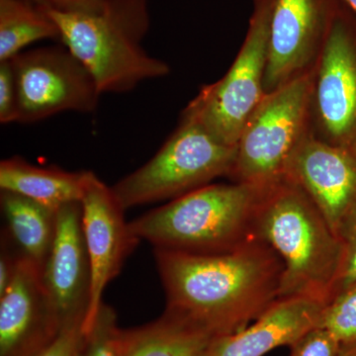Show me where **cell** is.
<instances>
[{"instance_id":"6da1fadb","label":"cell","mask_w":356,"mask_h":356,"mask_svg":"<svg viewBox=\"0 0 356 356\" xmlns=\"http://www.w3.org/2000/svg\"><path fill=\"white\" fill-rule=\"evenodd\" d=\"M154 257L165 312L213 337L245 329L278 299L283 262L257 238L218 254L154 248Z\"/></svg>"},{"instance_id":"7a4b0ae2","label":"cell","mask_w":356,"mask_h":356,"mask_svg":"<svg viewBox=\"0 0 356 356\" xmlns=\"http://www.w3.org/2000/svg\"><path fill=\"white\" fill-rule=\"evenodd\" d=\"M252 231L283 262L278 299L301 297L330 303L343 243L305 192L286 178L267 188L255 211Z\"/></svg>"},{"instance_id":"3957f363","label":"cell","mask_w":356,"mask_h":356,"mask_svg":"<svg viewBox=\"0 0 356 356\" xmlns=\"http://www.w3.org/2000/svg\"><path fill=\"white\" fill-rule=\"evenodd\" d=\"M60 42L81 60L100 92H127L147 79L170 74L168 64L142 46L149 25L147 0H104L86 13L47 8Z\"/></svg>"},{"instance_id":"277c9868","label":"cell","mask_w":356,"mask_h":356,"mask_svg":"<svg viewBox=\"0 0 356 356\" xmlns=\"http://www.w3.org/2000/svg\"><path fill=\"white\" fill-rule=\"evenodd\" d=\"M266 189L208 184L129 222L133 235L154 248L218 254L254 238V219Z\"/></svg>"},{"instance_id":"5b68a950","label":"cell","mask_w":356,"mask_h":356,"mask_svg":"<svg viewBox=\"0 0 356 356\" xmlns=\"http://www.w3.org/2000/svg\"><path fill=\"white\" fill-rule=\"evenodd\" d=\"M236 147L218 142L195 122L181 118L158 153L112 187L122 207L173 200L229 177Z\"/></svg>"},{"instance_id":"8992f818","label":"cell","mask_w":356,"mask_h":356,"mask_svg":"<svg viewBox=\"0 0 356 356\" xmlns=\"http://www.w3.org/2000/svg\"><path fill=\"white\" fill-rule=\"evenodd\" d=\"M314 74L315 67L264 96L236 145L234 182L267 189L284 178L287 161L310 131Z\"/></svg>"},{"instance_id":"52a82bcc","label":"cell","mask_w":356,"mask_h":356,"mask_svg":"<svg viewBox=\"0 0 356 356\" xmlns=\"http://www.w3.org/2000/svg\"><path fill=\"white\" fill-rule=\"evenodd\" d=\"M273 0H255L245 42L227 74L200 89L181 118L195 122L214 139L236 147L266 96L267 48Z\"/></svg>"},{"instance_id":"ba28073f","label":"cell","mask_w":356,"mask_h":356,"mask_svg":"<svg viewBox=\"0 0 356 356\" xmlns=\"http://www.w3.org/2000/svg\"><path fill=\"white\" fill-rule=\"evenodd\" d=\"M18 120L34 123L65 111L90 113L102 95L95 79L67 47L22 51L11 60Z\"/></svg>"},{"instance_id":"9c48e42d","label":"cell","mask_w":356,"mask_h":356,"mask_svg":"<svg viewBox=\"0 0 356 356\" xmlns=\"http://www.w3.org/2000/svg\"><path fill=\"white\" fill-rule=\"evenodd\" d=\"M313 110L318 138L356 152V30L339 3L315 65Z\"/></svg>"},{"instance_id":"30bf717a","label":"cell","mask_w":356,"mask_h":356,"mask_svg":"<svg viewBox=\"0 0 356 356\" xmlns=\"http://www.w3.org/2000/svg\"><path fill=\"white\" fill-rule=\"evenodd\" d=\"M284 178L305 192L346 243L356 229V152L309 131L287 161Z\"/></svg>"},{"instance_id":"8fae6325","label":"cell","mask_w":356,"mask_h":356,"mask_svg":"<svg viewBox=\"0 0 356 356\" xmlns=\"http://www.w3.org/2000/svg\"><path fill=\"white\" fill-rule=\"evenodd\" d=\"M83 231L90 264V298L84 330L90 331L103 304L105 288L120 273L124 262L140 241L125 219V209L95 172H88L81 201Z\"/></svg>"},{"instance_id":"7c38bea8","label":"cell","mask_w":356,"mask_h":356,"mask_svg":"<svg viewBox=\"0 0 356 356\" xmlns=\"http://www.w3.org/2000/svg\"><path fill=\"white\" fill-rule=\"evenodd\" d=\"M339 0H273L264 90L315 67Z\"/></svg>"},{"instance_id":"4fadbf2b","label":"cell","mask_w":356,"mask_h":356,"mask_svg":"<svg viewBox=\"0 0 356 356\" xmlns=\"http://www.w3.org/2000/svg\"><path fill=\"white\" fill-rule=\"evenodd\" d=\"M60 329L42 269L19 252L13 280L0 295V356H35Z\"/></svg>"},{"instance_id":"5bb4252c","label":"cell","mask_w":356,"mask_h":356,"mask_svg":"<svg viewBox=\"0 0 356 356\" xmlns=\"http://www.w3.org/2000/svg\"><path fill=\"white\" fill-rule=\"evenodd\" d=\"M42 277L62 327L86 318L91 273L81 202L65 204L58 210L55 240Z\"/></svg>"},{"instance_id":"9a60e30c","label":"cell","mask_w":356,"mask_h":356,"mask_svg":"<svg viewBox=\"0 0 356 356\" xmlns=\"http://www.w3.org/2000/svg\"><path fill=\"white\" fill-rule=\"evenodd\" d=\"M325 306L301 297L277 299L245 329L213 337L198 356H264L280 346H292L318 327Z\"/></svg>"},{"instance_id":"2e32d148","label":"cell","mask_w":356,"mask_h":356,"mask_svg":"<svg viewBox=\"0 0 356 356\" xmlns=\"http://www.w3.org/2000/svg\"><path fill=\"white\" fill-rule=\"evenodd\" d=\"M88 172H67L33 165L20 156L0 163V188L19 194L58 212L65 204L81 202Z\"/></svg>"},{"instance_id":"e0dca14e","label":"cell","mask_w":356,"mask_h":356,"mask_svg":"<svg viewBox=\"0 0 356 356\" xmlns=\"http://www.w3.org/2000/svg\"><path fill=\"white\" fill-rule=\"evenodd\" d=\"M213 337L165 311L158 320L123 331L124 356H198Z\"/></svg>"},{"instance_id":"ac0fdd59","label":"cell","mask_w":356,"mask_h":356,"mask_svg":"<svg viewBox=\"0 0 356 356\" xmlns=\"http://www.w3.org/2000/svg\"><path fill=\"white\" fill-rule=\"evenodd\" d=\"M0 205L20 254L43 269L57 231V212L31 199L1 191Z\"/></svg>"},{"instance_id":"d6986e66","label":"cell","mask_w":356,"mask_h":356,"mask_svg":"<svg viewBox=\"0 0 356 356\" xmlns=\"http://www.w3.org/2000/svg\"><path fill=\"white\" fill-rule=\"evenodd\" d=\"M46 39L60 41V30L47 8L30 0H0V62Z\"/></svg>"},{"instance_id":"ffe728a7","label":"cell","mask_w":356,"mask_h":356,"mask_svg":"<svg viewBox=\"0 0 356 356\" xmlns=\"http://www.w3.org/2000/svg\"><path fill=\"white\" fill-rule=\"evenodd\" d=\"M76 356H124L123 330L117 324L113 308L102 304Z\"/></svg>"},{"instance_id":"44dd1931","label":"cell","mask_w":356,"mask_h":356,"mask_svg":"<svg viewBox=\"0 0 356 356\" xmlns=\"http://www.w3.org/2000/svg\"><path fill=\"white\" fill-rule=\"evenodd\" d=\"M327 330L341 346L356 341V281L325 306L318 327Z\"/></svg>"},{"instance_id":"7402d4cb","label":"cell","mask_w":356,"mask_h":356,"mask_svg":"<svg viewBox=\"0 0 356 356\" xmlns=\"http://www.w3.org/2000/svg\"><path fill=\"white\" fill-rule=\"evenodd\" d=\"M341 346L331 332L315 327L293 344L290 356H337Z\"/></svg>"},{"instance_id":"603a6c76","label":"cell","mask_w":356,"mask_h":356,"mask_svg":"<svg viewBox=\"0 0 356 356\" xmlns=\"http://www.w3.org/2000/svg\"><path fill=\"white\" fill-rule=\"evenodd\" d=\"M84 318L65 325L58 336L35 356H76L86 339Z\"/></svg>"},{"instance_id":"cb8c5ba5","label":"cell","mask_w":356,"mask_h":356,"mask_svg":"<svg viewBox=\"0 0 356 356\" xmlns=\"http://www.w3.org/2000/svg\"><path fill=\"white\" fill-rule=\"evenodd\" d=\"M18 120V95L15 74L10 60L0 62V122Z\"/></svg>"},{"instance_id":"d4e9b609","label":"cell","mask_w":356,"mask_h":356,"mask_svg":"<svg viewBox=\"0 0 356 356\" xmlns=\"http://www.w3.org/2000/svg\"><path fill=\"white\" fill-rule=\"evenodd\" d=\"M356 281V229L343 243V259L334 283L332 299ZM331 300V301H332ZM330 301V302H331Z\"/></svg>"},{"instance_id":"484cf974","label":"cell","mask_w":356,"mask_h":356,"mask_svg":"<svg viewBox=\"0 0 356 356\" xmlns=\"http://www.w3.org/2000/svg\"><path fill=\"white\" fill-rule=\"evenodd\" d=\"M104 0H50L51 8L65 13H86L102 6Z\"/></svg>"},{"instance_id":"4316f807","label":"cell","mask_w":356,"mask_h":356,"mask_svg":"<svg viewBox=\"0 0 356 356\" xmlns=\"http://www.w3.org/2000/svg\"><path fill=\"white\" fill-rule=\"evenodd\" d=\"M2 248L3 250L0 257V295L3 294L13 280L16 264H17L18 254H10L6 248L2 247Z\"/></svg>"},{"instance_id":"83f0119b","label":"cell","mask_w":356,"mask_h":356,"mask_svg":"<svg viewBox=\"0 0 356 356\" xmlns=\"http://www.w3.org/2000/svg\"><path fill=\"white\" fill-rule=\"evenodd\" d=\"M337 356H356V341L341 346V350Z\"/></svg>"},{"instance_id":"f1b7e54d","label":"cell","mask_w":356,"mask_h":356,"mask_svg":"<svg viewBox=\"0 0 356 356\" xmlns=\"http://www.w3.org/2000/svg\"><path fill=\"white\" fill-rule=\"evenodd\" d=\"M339 1L343 2L356 15V0H339Z\"/></svg>"},{"instance_id":"f546056e","label":"cell","mask_w":356,"mask_h":356,"mask_svg":"<svg viewBox=\"0 0 356 356\" xmlns=\"http://www.w3.org/2000/svg\"><path fill=\"white\" fill-rule=\"evenodd\" d=\"M30 1L38 4L40 6L44 7V8H49V7H51L50 0H30Z\"/></svg>"}]
</instances>
